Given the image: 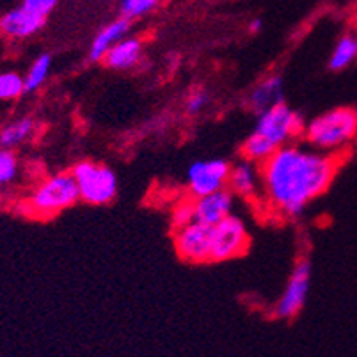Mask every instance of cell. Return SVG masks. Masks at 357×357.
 I'll return each mask as SVG.
<instances>
[{
	"label": "cell",
	"mask_w": 357,
	"mask_h": 357,
	"mask_svg": "<svg viewBox=\"0 0 357 357\" xmlns=\"http://www.w3.org/2000/svg\"><path fill=\"white\" fill-rule=\"evenodd\" d=\"M336 169L331 153L288 142L261 162L263 196L275 212L294 219L329 189Z\"/></svg>",
	"instance_id": "cell-1"
},
{
	"label": "cell",
	"mask_w": 357,
	"mask_h": 357,
	"mask_svg": "<svg viewBox=\"0 0 357 357\" xmlns=\"http://www.w3.org/2000/svg\"><path fill=\"white\" fill-rule=\"evenodd\" d=\"M304 128H306V123L303 116L291 110L284 102L263 110L261 114H258L255 132L243 142V158L261 164L275 149L303 134Z\"/></svg>",
	"instance_id": "cell-2"
},
{
	"label": "cell",
	"mask_w": 357,
	"mask_h": 357,
	"mask_svg": "<svg viewBox=\"0 0 357 357\" xmlns=\"http://www.w3.org/2000/svg\"><path fill=\"white\" fill-rule=\"evenodd\" d=\"M307 142L313 148L336 153L345 149L357 137V114L349 107H337L314 118L304 128Z\"/></svg>",
	"instance_id": "cell-3"
},
{
	"label": "cell",
	"mask_w": 357,
	"mask_h": 357,
	"mask_svg": "<svg viewBox=\"0 0 357 357\" xmlns=\"http://www.w3.org/2000/svg\"><path fill=\"white\" fill-rule=\"evenodd\" d=\"M80 199L73 174H52L38 183L25 203V210L38 219H50L63 210L71 208Z\"/></svg>",
	"instance_id": "cell-4"
},
{
	"label": "cell",
	"mask_w": 357,
	"mask_h": 357,
	"mask_svg": "<svg viewBox=\"0 0 357 357\" xmlns=\"http://www.w3.org/2000/svg\"><path fill=\"white\" fill-rule=\"evenodd\" d=\"M77 187H79L80 199L89 204H107L114 199L118 192V178L114 171L107 165L95 162H80L71 171Z\"/></svg>",
	"instance_id": "cell-5"
},
{
	"label": "cell",
	"mask_w": 357,
	"mask_h": 357,
	"mask_svg": "<svg viewBox=\"0 0 357 357\" xmlns=\"http://www.w3.org/2000/svg\"><path fill=\"white\" fill-rule=\"evenodd\" d=\"M249 233L240 217L229 213L212 226V261H226L248 251Z\"/></svg>",
	"instance_id": "cell-6"
},
{
	"label": "cell",
	"mask_w": 357,
	"mask_h": 357,
	"mask_svg": "<svg viewBox=\"0 0 357 357\" xmlns=\"http://www.w3.org/2000/svg\"><path fill=\"white\" fill-rule=\"evenodd\" d=\"M174 245L180 258H183L185 261H212V226L199 220L180 226L174 231Z\"/></svg>",
	"instance_id": "cell-7"
},
{
	"label": "cell",
	"mask_w": 357,
	"mask_h": 357,
	"mask_svg": "<svg viewBox=\"0 0 357 357\" xmlns=\"http://www.w3.org/2000/svg\"><path fill=\"white\" fill-rule=\"evenodd\" d=\"M231 165L222 158L197 160L187 171V185L194 197L226 189Z\"/></svg>",
	"instance_id": "cell-8"
},
{
	"label": "cell",
	"mask_w": 357,
	"mask_h": 357,
	"mask_svg": "<svg viewBox=\"0 0 357 357\" xmlns=\"http://www.w3.org/2000/svg\"><path fill=\"white\" fill-rule=\"evenodd\" d=\"M311 287V263L298 261L288 279L283 295L275 304V317L294 318L306 304Z\"/></svg>",
	"instance_id": "cell-9"
},
{
	"label": "cell",
	"mask_w": 357,
	"mask_h": 357,
	"mask_svg": "<svg viewBox=\"0 0 357 357\" xmlns=\"http://www.w3.org/2000/svg\"><path fill=\"white\" fill-rule=\"evenodd\" d=\"M233 206H235V194L228 189L197 196L194 197V220L213 226L233 213Z\"/></svg>",
	"instance_id": "cell-10"
},
{
	"label": "cell",
	"mask_w": 357,
	"mask_h": 357,
	"mask_svg": "<svg viewBox=\"0 0 357 357\" xmlns=\"http://www.w3.org/2000/svg\"><path fill=\"white\" fill-rule=\"evenodd\" d=\"M45 22L47 20L18 6L0 18V34H4L6 38H11V40H25L40 31Z\"/></svg>",
	"instance_id": "cell-11"
},
{
	"label": "cell",
	"mask_w": 357,
	"mask_h": 357,
	"mask_svg": "<svg viewBox=\"0 0 357 357\" xmlns=\"http://www.w3.org/2000/svg\"><path fill=\"white\" fill-rule=\"evenodd\" d=\"M228 185L231 192L236 196L245 197V199L255 197L261 187V171L258 169V164L243 158L236 165H231Z\"/></svg>",
	"instance_id": "cell-12"
},
{
	"label": "cell",
	"mask_w": 357,
	"mask_h": 357,
	"mask_svg": "<svg viewBox=\"0 0 357 357\" xmlns=\"http://www.w3.org/2000/svg\"><path fill=\"white\" fill-rule=\"evenodd\" d=\"M141 40L125 36L123 40H119L114 47L107 52L105 57H103V63H105V66L112 68V70H128V68H134L141 61Z\"/></svg>",
	"instance_id": "cell-13"
},
{
	"label": "cell",
	"mask_w": 357,
	"mask_h": 357,
	"mask_svg": "<svg viewBox=\"0 0 357 357\" xmlns=\"http://www.w3.org/2000/svg\"><path fill=\"white\" fill-rule=\"evenodd\" d=\"M130 31V20L121 16L118 20L110 22L109 25L102 29L98 34L95 36V40L91 43V52L89 57L91 61H103L107 52L114 47L119 40H123L125 36H128Z\"/></svg>",
	"instance_id": "cell-14"
},
{
	"label": "cell",
	"mask_w": 357,
	"mask_h": 357,
	"mask_svg": "<svg viewBox=\"0 0 357 357\" xmlns=\"http://www.w3.org/2000/svg\"><path fill=\"white\" fill-rule=\"evenodd\" d=\"M283 102V79L281 77H268L261 80L249 95V107L256 114L271 109Z\"/></svg>",
	"instance_id": "cell-15"
},
{
	"label": "cell",
	"mask_w": 357,
	"mask_h": 357,
	"mask_svg": "<svg viewBox=\"0 0 357 357\" xmlns=\"http://www.w3.org/2000/svg\"><path fill=\"white\" fill-rule=\"evenodd\" d=\"M34 132L36 123L31 118L16 119V121L8 123V125L0 128V146L9 149L16 148V146L29 141L34 135Z\"/></svg>",
	"instance_id": "cell-16"
},
{
	"label": "cell",
	"mask_w": 357,
	"mask_h": 357,
	"mask_svg": "<svg viewBox=\"0 0 357 357\" xmlns=\"http://www.w3.org/2000/svg\"><path fill=\"white\" fill-rule=\"evenodd\" d=\"M354 63H357V34H345L340 38V41L334 47L329 66L331 70L340 71L352 66Z\"/></svg>",
	"instance_id": "cell-17"
},
{
	"label": "cell",
	"mask_w": 357,
	"mask_h": 357,
	"mask_svg": "<svg viewBox=\"0 0 357 357\" xmlns=\"http://www.w3.org/2000/svg\"><path fill=\"white\" fill-rule=\"evenodd\" d=\"M52 68V57L48 54L40 55L38 59L32 63V66L29 68L27 75L24 77L25 80V91L31 93V91L40 89L45 84V80L48 79V73H50Z\"/></svg>",
	"instance_id": "cell-18"
},
{
	"label": "cell",
	"mask_w": 357,
	"mask_h": 357,
	"mask_svg": "<svg viewBox=\"0 0 357 357\" xmlns=\"http://www.w3.org/2000/svg\"><path fill=\"white\" fill-rule=\"evenodd\" d=\"M25 93V80L15 71L0 73V100H15Z\"/></svg>",
	"instance_id": "cell-19"
},
{
	"label": "cell",
	"mask_w": 357,
	"mask_h": 357,
	"mask_svg": "<svg viewBox=\"0 0 357 357\" xmlns=\"http://www.w3.org/2000/svg\"><path fill=\"white\" fill-rule=\"evenodd\" d=\"M158 4L160 0H121V15L128 20H134L151 13Z\"/></svg>",
	"instance_id": "cell-20"
},
{
	"label": "cell",
	"mask_w": 357,
	"mask_h": 357,
	"mask_svg": "<svg viewBox=\"0 0 357 357\" xmlns=\"http://www.w3.org/2000/svg\"><path fill=\"white\" fill-rule=\"evenodd\" d=\"M18 174V160L9 148L0 146V185H8L15 181Z\"/></svg>",
	"instance_id": "cell-21"
},
{
	"label": "cell",
	"mask_w": 357,
	"mask_h": 357,
	"mask_svg": "<svg viewBox=\"0 0 357 357\" xmlns=\"http://www.w3.org/2000/svg\"><path fill=\"white\" fill-rule=\"evenodd\" d=\"M194 220V199H187L178 203L173 208V226L174 229L185 226Z\"/></svg>",
	"instance_id": "cell-22"
},
{
	"label": "cell",
	"mask_w": 357,
	"mask_h": 357,
	"mask_svg": "<svg viewBox=\"0 0 357 357\" xmlns=\"http://www.w3.org/2000/svg\"><path fill=\"white\" fill-rule=\"evenodd\" d=\"M57 0H24L22 8H25L27 11H31L32 15L40 16L43 20H47V16L50 15L52 9L55 8Z\"/></svg>",
	"instance_id": "cell-23"
},
{
	"label": "cell",
	"mask_w": 357,
	"mask_h": 357,
	"mask_svg": "<svg viewBox=\"0 0 357 357\" xmlns=\"http://www.w3.org/2000/svg\"><path fill=\"white\" fill-rule=\"evenodd\" d=\"M206 103H208V95L204 91H196L187 100V110H189V114H197L206 107Z\"/></svg>",
	"instance_id": "cell-24"
},
{
	"label": "cell",
	"mask_w": 357,
	"mask_h": 357,
	"mask_svg": "<svg viewBox=\"0 0 357 357\" xmlns=\"http://www.w3.org/2000/svg\"><path fill=\"white\" fill-rule=\"evenodd\" d=\"M261 29H263V22L261 20H252L251 25H249V31H251L252 34H258Z\"/></svg>",
	"instance_id": "cell-25"
},
{
	"label": "cell",
	"mask_w": 357,
	"mask_h": 357,
	"mask_svg": "<svg viewBox=\"0 0 357 357\" xmlns=\"http://www.w3.org/2000/svg\"><path fill=\"white\" fill-rule=\"evenodd\" d=\"M354 110H356V114H357V105H356V109H354Z\"/></svg>",
	"instance_id": "cell-26"
},
{
	"label": "cell",
	"mask_w": 357,
	"mask_h": 357,
	"mask_svg": "<svg viewBox=\"0 0 357 357\" xmlns=\"http://www.w3.org/2000/svg\"><path fill=\"white\" fill-rule=\"evenodd\" d=\"M0 187H2V185H0Z\"/></svg>",
	"instance_id": "cell-27"
}]
</instances>
